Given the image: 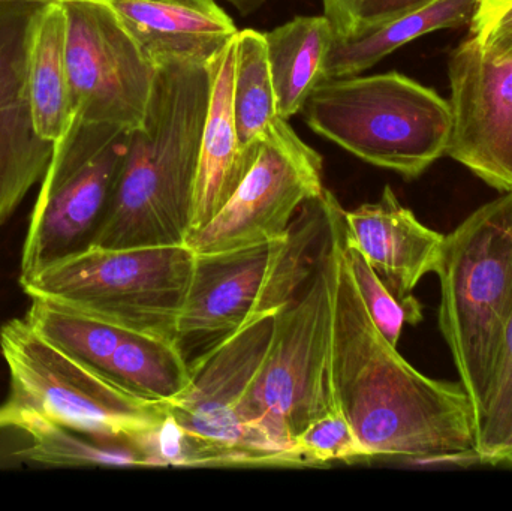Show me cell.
<instances>
[{"label":"cell","instance_id":"obj_1","mask_svg":"<svg viewBox=\"0 0 512 511\" xmlns=\"http://www.w3.org/2000/svg\"><path fill=\"white\" fill-rule=\"evenodd\" d=\"M333 381L340 411L370 458L480 462L477 416L465 387L421 374L381 335L343 261L342 245Z\"/></svg>","mask_w":512,"mask_h":511},{"label":"cell","instance_id":"obj_2","mask_svg":"<svg viewBox=\"0 0 512 511\" xmlns=\"http://www.w3.org/2000/svg\"><path fill=\"white\" fill-rule=\"evenodd\" d=\"M210 92L207 63L174 59L156 66L146 117L131 131L92 246H186Z\"/></svg>","mask_w":512,"mask_h":511},{"label":"cell","instance_id":"obj_3","mask_svg":"<svg viewBox=\"0 0 512 511\" xmlns=\"http://www.w3.org/2000/svg\"><path fill=\"white\" fill-rule=\"evenodd\" d=\"M345 210L339 200L312 275L276 314L273 338L249 398L251 425L262 441L304 468L295 440L313 422L339 413L333 381L334 311Z\"/></svg>","mask_w":512,"mask_h":511},{"label":"cell","instance_id":"obj_4","mask_svg":"<svg viewBox=\"0 0 512 511\" xmlns=\"http://www.w3.org/2000/svg\"><path fill=\"white\" fill-rule=\"evenodd\" d=\"M336 200L324 189L301 207L282 239L195 254L174 335L188 368L254 318L282 309L301 290L315 269Z\"/></svg>","mask_w":512,"mask_h":511},{"label":"cell","instance_id":"obj_5","mask_svg":"<svg viewBox=\"0 0 512 511\" xmlns=\"http://www.w3.org/2000/svg\"><path fill=\"white\" fill-rule=\"evenodd\" d=\"M435 273L441 285L439 327L478 425L512 315V191L445 236Z\"/></svg>","mask_w":512,"mask_h":511},{"label":"cell","instance_id":"obj_6","mask_svg":"<svg viewBox=\"0 0 512 511\" xmlns=\"http://www.w3.org/2000/svg\"><path fill=\"white\" fill-rule=\"evenodd\" d=\"M301 113L316 134L406 179L447 155L453 128L450 101L399 72L328 78Z\"/></svg>","mask_w":512,"mask_h":511},{"label":"cell","instance_id":"obj_7","mask_svg":"<svg viewBox=\"0 0 512 511\" xmlns=\"http://www.w3.org/2000/svg\"><path fill=\"white\" fill-rule=\"evenodd\" d=\"M194 263L188 246H90L20 285L30 299L174 342Z\"/></svg>","mask_w":512,"mask_h":511},{"label":"cell","instance_id":"obj_8","mask_svg":"<svg viewBox=\"0 0 512 511\" xmlns=\"http://www.w3.org/2000/svg\"><path fill=\"white\" fill-rule=\"evenodd\" d=\"M276 314L259 315L189 366L188 386L164 405L179 434V467L289 468L256 434L249 416Z\"/></svg>","mask_w":512,"mask_h":511},{"label":"cell","instance_id":"obj_9","mask_svg":"<svg viewBox=\"0 0 512 511\" xmlns=\"http://www.w3.org/2000/svg\"><path fill=\"white\" fill-rule=\"evenodd\" d=\"M0 351L11 383L6 404L15 410L140 452L167 419L164 405L114 386L39 335L26 318L0 327Z\"/></svg>","mask_w":512,"mask_h":511},{"label":"cell","instance_id":"obj_10","mask_svg":"<svg viewBox=\"0 0 512 511\" xmlns=\"http://www.w3.org/2000/svg\"><path fill=\"white\" fill-rule=\"evenodd\" d=\"M131 131L72 120L54 143L30 213L18 282L90 248L128 152Z\"/></svg>","mask_w":512,"mask_h":511},{"label":"cell","instance_id":"obj_11","mask_svg":"<svg viewBox=\"0 0 512 511\" xmlns=\"http://www.w3.org/2000/svg\"><path fill=\"white\" fill-rule=\"evenodd\" d=\"M324 189L322 156L280 117L233 197L186 246L194 254H212L282 239L301 207Z\"/></svg>","mask_w":512,"mask_h":511},{"label":"cell","instance_id":"obj_12","mask_svg":"<svg viewBox=\"0 0 512 511\" xmlns=\"http://www.w3.org/2000/svg\"><path fill=\"white\" fill-rule=\"evenodd\" d=\"M62 5L74 119L134 131L146 117L155 63L104 0Z\"/></svg>","mask_w":512,"mask_h":511},{"label":"cell","instance_id":"obj_13","mask_svg":"<svg viewBox=\"0 0 512 511\" xmlns=\"http://www.w3.org/2000/svg\"><path fill=\"white\" fill-rule=\"evenodd\" d=\"M30 300L24 318L39 335L129 395L167 405L188 386L189 368L173 341Z\"/></svg>","mask_w":512,"mask_h":511},{"label":"cell","instance_id":"obj_14","mask_svg":"<svg viewBox=\"0 0 512 511\" xmlns=\"http://www.w3.org/2000/svg\"><path fill=\"white\" fill-rule=\"evenodd\" d=\"M448 78L447 155L492 188L512 191V57L492 59L468 36L451 53Z\"/></svg>","mask_w":512,"mask_h":511},{"label":"cell","instance_id":"obj_15","mask_svg":"<svg viewBox=\"0 0 512 511\" xmlns=\"http://www.w3.org/2000/svg\"><path fill=\"white\" fill-rule=\"evenodd\" d=\"M44 3H0V228L41 182L54 143L36 131L27 89V48Z\"/></svg>","mask_w":512,"mask_h":511},{"label":"cell","instance_id":"obj_16","mask_svg":"<svg viewBox=\"0 0 512 511\" xmlns=\"http://www.w3.org/2000/svg\"><path fill=\"white\" fill-rule=\"evenodd\" d=\"M346 231L385 287L405 300L427 273H435L445 234L418 221L385 186L376 203L345 212Z\"/></svg>","mask_w":512,"mask_h":511},{"label":"cell","instance_id":"obj_17","mask_svg":"<svg viewBox=\"0 0 512 511\" xmlns=\"http://www.w3.org/2000/svg\"><path fill=\"white\" fill-rule=\"evenodd\" d=\"M156 66L168 60L207 63L237 35L216 0H104Z\"/></svg>","mask_w":512,"mask_h":511},{"label":"cell","instance_id":"obj_18","mask_svg":"<svg viewBox=\"0 0 512 511\" xmlns=\"http://www.w3.org/2000/svg\"><path fill=\"white\" fill-rule=\"evenodd\" d=\"M207 66L212 77V92L201 138L191 234L215 218L230 201L251 170L259 150V147L245 149L237 135L234 114L236 36L207 62Z\"/></svg>","mask_w":512,"mask_h":511},{"label":"cell","instance_id":"obj_19","mask_svg":"<svg viewBox=\"0 0 512 511\" xmlns=\"http://www.w3.org/2000/svg\"><path fill=\"white\" fill-rule=\"evenodd\" d=\"M27 89L36 131L56 143L74 120L66 62V14L60 2L44 3L27 48Z\"/></svg>","mask_w":512,"mask_h":511},{"label":"cell","instance_id":"obj_20","mask_svg":"<svg viewBox=\"0 0 512 511\" xmlns=\"http://www.w3.org/2000/svg\"><path fill=\"white\" fill-rule=\"evenodd\" d=\"M277 113L289 120L324 81L325 62L336 32L325 15L295 17L264 33Z\"/></svg>","mask_w":512,"mask_h":511},{"label":"cell","instance_id":"obj_21","mask_svg":"<svg viewBox=\"0 0 512 511\" xmlns=\"http://www.w3.org/2000/svg\"><path fill=\"white\" fill-rule=\"evenodd\" d=\"M477 0H433L349 38H334L325 62L324 80L351 77L375 66L414 39L436 30L471 23Z\"/></svg>","mask_w":512,"mask_h":511},{"label":"cell","instance_id":"obj_22","mask_svg":"<svg viewBox=\"0 0 512 511\" xmlns=\"http://www.w3.org/2000/svg\"><path fill=\"white\" fill-rule=\"evenodd\" d=\"M15 411V429L30 438L29 446L17 453L24 461L48 467H149L146 456L131 444L90 437L35 414Z\"/></svg>","mask_w":512,"mask_h":511},{"label":"cell","instance_id":"obj_23","mask_svg":"<svg viewBox=\"0 0 512 511\" xmlns=\"http://www.w3.org/2000/svg\"><path fill=\"white\" fill-rule=\"evenodd\" d=\"M234 114L245 149H258L270 126L280 119L264 33L248 29L236 35Z\"/></svg>","mask_w":512,"mask_h":511},{"label":"cell","instance_id":"obj_24","mask_svg":"<svg viewBox=\"0 0 512 511\" xmlns=\"http://www.w3.org/2000/svg\"><path fill=\"white\" fill-rule=\"evenodd\" d=\"M342 258L351 272L355 287L360 294L361 302L369 314L370 320L378 327L381 335L393 347L399 344L405 324L417 326L423 320V306L414 296L400 300L385 287L384 282L376 275L363 252L343 225Z\"/></svg>","mask_w":512,"mask_h":511},{"label":"cell","instance_id":"obj_25","mask_svg":"<svg viewBox=\"0 0 512 511\" xmlns=\"http://www.w3.org/2000/svg\"><path fill=\"white\" fill-rule=\"evenodd\" d=\"M477 455L481 464H501L512 458V315L489 399L478 420Z\"/></svg>","mask_w":512,"mask_h":511},{"label":"cell","instance_id":"obj_26","mask_svg":"<svg viewBox=\"0 0 512 511\" xmlns=\"http://www.w3.org/2000/svg\"><path fill=\"white\" fill-rule=\"evenodd\" d=\"M294 447L306 467L372 461L342 411L313 422L298 435Z\"/></svg>","mask_w":512,"mask_h":511},{"label":"cell","instance_id":"obj_27","mask_svg":"<svg viewBox=\"0 0 512 511\" xmlns=\"http://www.w3.org/2000/svg\"><path fill=\"white\" fill-rule=\"evenodd\" d=\"M433 0H322L337 38H349Z\"/></svg>","mask_w":512,"mask_h":511},{"label":"cell","instance_id":"obj_28","mask_svg":"<svg viewBox=\"0 0 512 511\" xmlns=\"http://www.w3.org/2000/svg\"><path fill=\"white\" fill-rule=\"evenodd\" d=\"M468 36L492 59L512 57V0H477Z\"/></svg>","mask_w":512,"mask_h":511},{"label":"cell","instance_id":"obj_29","mask_svg":"<svg viewBox=\"0 0 512 511\" xmlns=\"http://www.w3.org/2000/svg\"><path fill=\"white\" fill-rule=\"evenodd\" d=\"M225 2L231 3L240 14L248 17L252 12L258 11L268 0H225Z\"/></svg>","mask_w":512,"mask_h":511},{"label":"cell","instance_id":"obj_30","mask_svg":"<svg viewBox=\"0 0 512 511\" xmlns=\"http://www.w3.org/2000/svg\"><path fill=\"white\" fill-rule=\"evenodd\" d=\"M15 422H17V411L5 402V405L0 407V429L15 428Z\"/></svg>","mask_w":512,"mask_h":511},{"label":"cell","instance_id":"obj_31","mask_svg":"<svg viewBox=\"0 0 512 511\" xmlns=\"http://www.w3.org/2000/svg\"><path fill=\"white\" fill-rule=\"evenodd\" d=\"M2 2H38V3H48V2H66V0H0Z\"/></svg>","mask_w":512,"mask_h":511},{"label":"cell","instance_id":"obj_32","mask_svg":"<svg viewBox=\"0 0 512 511\" xmlns=\"http://www.w3.org/2000/svg\"><path fill=\"white\" fill-rule=\"evenodd\" d=\"M510 462H512V459H511V461H510Z\"/></svg>","mask_w":512,"mask_h":511},{"label":"cell","instance_id":"obj_33","mask_svg":"<svg viewBox=\"0 0 512 511\" xmlns=\"http://www.w3.org/2000/svg\"><path fill=\"white\" fill-rule=\"evenodd\" d=\"M511 459H512V458H511ZM511 459H510V461H511Z\"/></svg>","mask_w":512,"mask_h":511}]
</instances>
